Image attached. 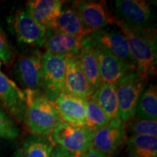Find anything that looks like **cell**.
<instances>
[{"mask_svg": "<svg viewBox=\"0 0 157 157\" xmlns=\"http://www.w3.org/2000/svg\"><path fill=\"white\" fill-rule=\"evenodd\" d=\"M115 25L127 39L137 71L147 82L156 72V33L132 31L117 18Z\"/></svg>", "mask_w": 157, "mask_h": 157, "instance_id": "6da1fadb", "label": "cell"}, {"mask_svg": "<svg viewBox=\"0 0 157 157\" xmlns=\"http://www.w3.org/2000/svg\"><path fill=\"white\" fill-rule=\"evenodd\" d=\"M26 97V127L33 135L48 137L62 122L52 102L43 92L24 91Z\"/></svg>", "mask_w": 157, "mask_h": 157, "instance_id": "7a4b0ae2", "label": "cell"}, {"mask_svg": "<svg viewBox=\"0 0 157 157\" xmlns=\"http://www.w3.org/2000/svg\"><path fill=\"white\" fill-rule=\"evenodd\" d=\"M114 5L116 18L131 30L141 33H156L152 10L147 2L117 0Z\"/></svg>", "mask_w": 157, "mask_h": 157, "instance_id": "3957f363", "label": "cell"}, {"mask_svg": "<svg viewBox=\"0 0 157 157\" xmlns=\"http://www.w3.org/2000/svg\"><path fill=\"white\" fill-rule=\"evenodd\" d=\"M95 130L84 125L62 121L50 135L55 146H58L74 154L93 148V139Z\"/></svg>", "mask_w": 157, "mask_h": 157, "instance_id": "277c9868", "label": "cell"}, {"mask_svg": "<svg viewBox=\"0 0 157 157\" xmlns=\"http://www.w3.org/2000/svg\"><path fill=\"white\" fill-rule=\"evenodd\" d=\"M146 82L137 71H132L116 84L119 117L125 124L135 117Z\"/></svg>", "mask_w": 157, "mask_h": 157, "instance_id": "5b68a950", "label": "cell"}, {"mask_svg": "<svg viewBox=\"0 0 157 157\" xmlns=\"http://www.w3.org/2000/svg\"><path fill=\"white\" fill-rule=\"evenodd\" d=\"M12 34L20 42L35 48H42L46 42V31H43L31 17L26 7L17 10L7 18Z\"/></svg>", "mask_w": 157, "mask_h": 157, "instance_id": "8992f818", "label": "cell"}, {"mask_svg": "<svg viewBox=\"0 0 157 157\" xmlns=\"http://www.w3.org/2000/svg\"><path fill=\"white\" fill-rule=\"evenodd\" d=\"M66 57L45 52L42 54V90L53 102L63 90L66 73Z\"/></svg>", "mask_w": 157, "mask_h": 157, "instance_id": "52a82bcc", "label": "cell"}, {"mask_svg": "<svg viewBox=\"0 0 157 157\" xmlns=\"http://www.w3.org/2000/svg\"><path fill=\"white\" fill-rule=\"evenodd\" d=\"M42 53L34 50L19 57L13 66L15 78L24 87V91L43 92Z\"/></svg>", "mask_w": 157, "mask_h": 157, "instance_id": "ba28073f", "label": "cell"}, {"mask_svg": "<svg viewBox=\"0 0 157 157\" xmlns=\"http://www.w3.org/2000/svg\"><path fill=\"white\" fill-rule=\"evenodd\" d=\"M91 42L101 45L127 64L131 69L136 70V65L131 55L128 43L122 32L116 26L106 27L90 33L87 36Z\"/></svg>", "mask_w": 157, "mask_h": 157, "instance_id": "9c48e42d", "label": "cell"}, {"mask_svg": "<svg viewBox=\"0 0 157 157\" xmlns=\"http://www.w3.org/2000/svg\"><path fill=\"white\" fill-rule=\"evenodd\" d=\"M127 140L126 124L117 117L111 119L95 132L93 139V147L111 157L122 148Z\"/></svg>", "mask_w": 157, "mask_h": 157, "instance_id": "30bf717a", "label": "cell"}, {"mask_svg": "<svg viewBox=\"0 0 157 157\" xmlns=\"http://www.w3.org/2000/svg\"><path fill=\"white\" fill-rule=\"evenodd\" d=\"M73 7L90 34L109 25H115L116 17L108 9L105 2L77 1Z\"/></svg>", "mask_w": 157, "mask_h": 157, "instance_id": "8fae6325", "label": "cell"}, {"mask_svg": "<svg viewBox=\"0 0 157 157\" xmlns=\"http://www.w3.org/2000/svg\"><path fill=\"white\" fill-rule=\"evenodd\" d=\"M87 39L97 58L102 84H116L123 76L133 71L107 49Z\"/></svg>", "mask_w": 157, "mask_h": 157, "instance_id": "7c38bea8", "label": "cell"}, {"mask_svg": "<svg viewBox=\"0 0 157 157\" xmlns=\"http://www.w3.org/2000/svg\"><path fill=\"white\" fill-rule=\"evenodd\" d=\"M0 102L18 122H24L27 107L24 91L1 71Z\"/></svg>", "mask_w": 157, "mask_h": 157, "instance_id": "4fadbf2b", "label": "cell"}, {"mask_svg": "<svg viewBox=\"0 0 157 157\" xmlns=\"http://www.w3.org/2000/svg\"><path fill=\"white\" fill-rule=\"evenodd\" d=\"M52 103L63 121L86 126V99L61 91Z\"/></svg>", "mask_w": 157, "mask_h": 157, "instance_id": "5bb4252c", "label": "cell"}, {"mask_svg": "<svg viewBox=\"0 0 157 157\" xmlns=\"http://www.w3.org/2000/svg\"><path fill=\"white\" fill-rule=\"evenodd\" d=\"M65 2L60 0H30L25 7L34 22L46 31L53 26Z\"/></svg>", "mask_w": 157, "mask_h": 157, "instance_id": "9a60e30c", "label": "cell"}, {"mask_svg": "<svg viewBox=\"0 0 157 157\" xmlns=\"http://www.w3.org/2000/svg\"><path fill=\"white\" fill-rule=\"evenodd\" d=\"M62 91L83 99L90 98L95 92L78 63L72 57H66L65 81Z\"/></svg>", "mask_w": 157, "mask_h": 157, "instance_id": "2e32d148", "label": "cell"}, {"mask_svg": "<svg viewBox=\"0 0 157 157\" xmlns=\"http://www.w3.org/2000/svg\"><path fill=\"white\" fill-rule=\"evenodd\" d=\"M82 38L60 34L52 29L46 31V42L44 48L46 52L66 57H75L82 48Z\"/></svg>", "mask_w": 157, "mask_h": 157, "instance_id": "e0dca14e", "label": "cell"}, {"mask_svg": "<svg viewBox=\"0 0 157 157\" xmlns=\"http://www.w3.org/2000/svg\"><path fill=\"white\" fill-rule=\"evenodd\" d=\"M73 58L86 76L91 87L94 91H96L101 87L102 83L97 58L87 36L82 39L81 50Z\"/></svg>", "mask_w": 157, "mask_h": 157, "instance_id": "ac0fdd59", "label": "cell"}, {"mask_svg": "<svg viewBox=\"0 0 157 157\" xmlns=\"http://www.w3.org/2000/svg\"><path fill=\"white\" fill-rule=\"evenodd\" d=\"M50 29L60 34L85 38L90 34L74 7H63L53 26Z\"/></svg>", "mask_w": 157, "mask_h": 157, "instance_id": "d6986e66", "label": "cell"}, {"mask_svg": "<svg viewBox=\"0 0 157 157\" xmlns=\"http://www.w3.org/2000/svg\"><path fill=\"white\" fill-rule=\"evenodd\" d=\"M91 98L98 104L110 120L119 117L116 84H102L94 92Z\"/></svg>", "mask_w": 157, "mask_h": 157, "instance_id": "ffe728a7", "label": "cell"}, {"mask_svg": "<svg viewBox=\"0 0 157 157\" xmlns=\"http://www.w3.org/2000/svg\"><path fill=\"white\" fill-rule=\"evenodd\" d=\"M126 144L129 157H157L156 136L132 135Z\"/></svg>", "mask_w": 157, "mask_h": 157, "instance_id": "44dd1931", "label": "cell"}, {"mask_svg": "<svg viewBox=\"0 0 157 157\" xmlns=\"http://www.w3.org/2000/svg\"><path fill=\"white\" fill-rule=\"evenodd\" d=\"M135 117L146 120H156L157 88L155 84L144 88L137 103Z\"/></svg>", "mask_w": 157, "mask_h": 157, "instance_id": "7402d4cb", "label": "cell"}, {"mask_svg": "<svg viewBox=\"0 0 157 157\" xmlns=\"http://www.w3.org/2000/svg\"><path fill=\"white\" fill-rule=\"evenodd\" d=\"M54 146L50 137L31 134L24 141L21 149L23 157H50Z\"/></svg>", "mask_w": 157, "mask_h": 157, "instance_id": "603a6c76", "label": "cell"}, {"mask_svg": "<svg viewBox=\"0 0 157 157\" xmlns=\"http://www.w3.org/2000/svg\"><path fill=\"white\" fill-rule=\"evenodd\" d=\"M86 112H87V124L90 128L96 132L101 129L110 121L98 104L91 97L86 99Z\"/></svg>", "mask_w": 157, "mask_h": 157, "instance_id": "cb8c5ba5", "label": "cell"}, {"mask_svg": "<svg viewBox=\"0 0 157 157\" xmlns=\"http://www.w3.org/2000/svg\"><path fill=\"white\" fill-rule=\"evenodd\" d=\"M127 133L132 135H157V121L133 117L126 123Z\"/></svg>", "mask_w": 157, "mask_h": 157, "instance_id": "d4e9b609", "label": "cell"}, {"mask_svg": "<svg viewBox=\"0 0 157 157\" xmlns=\"http://www.w3.org/2000/svg\"><path fill=\"white\" fill-rule=\"evenodd\" d=\"M21 130L16 121L0 106V138L5 140H15L20 136Z\"/></svg>", "mask_w": 157, "mask_h": 157, "instance_id": "484cf974", "label": "cell"}, {"mask_svg": "<svg viewBox=\"0 0 157 157\" xmlns=\"http://www.w3.org/2000/svg\"><path fill=\"white\" fill-rule=\"evenodd\" d=\"M13 54L7 36L0 26V60L5 65H10L13 61Z\"/></svg>", "mask_w": 157, "mask_h": 157, "instance_id": "4316f807", "label": "cell"}, {"mask_svg": "<svg viewBox=\"0 0 157 157\" xmlns=\"http://www.w3.org/2000/svg\"><path fill=\"white\" fill-rule=\"evenodd\" d=\"M50 157H74V154L68 151L61 147L55 146Z\"/></svg>", "mask_w": 157, "mask_h": 157, "instance_id": "83f0119b", "label": "cell"}, {"mask_svg": "<svg viewBox=\"0 0 157 157\" xmlns=\"http://www.w3.org/2000/svg\"><path fill=\"white\" fill-rule=\"evenodd\" d=\"M77 155L78 157H111L108 156V155H105L103 154V153L98 151L95 150L94 148L90 149V150L87 151Z\"/></svg>", "mask_w": 157, "mask_h": 157, "instance_id": "f1b7e54d", "label": "cell"}, {"mask_svg": "<svg viewBox=\"0 0 157 157\" xmlns=\"http://www.w3.org/2000/svg\"><path fill=\"white\" fill-rule=\"evenodd\" d=\"M12 157H23L22 149L20 148V149H18V150H17L15 152V154H13V156Z\"/></svg>", "mask_w": 157, "mask_h": 157, "instance_id": "f546056e", "label": "cell"}, {"mask_svg": "<svg viewBox=\"0 0 157 157\" xmlns=\"http://www.w3.org/2000/svg\"><path fill=\"white\" fill-rule=\"evenodd\" d=\"M1 66H2V61L1 60H0V69H1Z\"/></svg>", "mask_w": 157, "mask_h": 157, "instance_id": "4dcf8cb0", "label": "cell"}, {"mask_svg": "<svg viewBox=\"0 0 157 157\" xmlns=\"http://www.w3.org/2000/svg\"><path fill=\"white\" fill-rule=\"evenodd\" d=\"M74 157H78L77 154H74Z\"/></svg>", "mask_w": 157, "mask_h": 157, "instance_id": "1f68e13d", "label": "cell"}]
</instances>
